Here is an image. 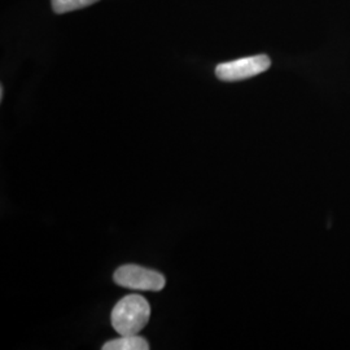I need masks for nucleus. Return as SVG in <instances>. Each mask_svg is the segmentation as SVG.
Masks as SVG:
<instances>
[{
    "label": "nucleus",
    "instance_id": "f257e3e1",
    "mask_svg": "<svg viewBox=\"0 0 350 350\" xmlns=\"http://www.w3.org/2000/svg\"><path fill=\"white\" fill-rule=\"evenodd\" d=\"M150 306L140 295H129L118 301L113 309L111 321L113 328L121 336L138 335L148 323Z\"/></svg>",
    "mask_w": 350,
    "mask_h": 350
},
{
    "label": "nucleus",
    "instance_id": "f03ea898",
    "mask_svg": "<svg viewBox=\"0 0 350 350\" xmlns=\"http://www.w3.org/2000/svg\"><path fill=\"white\" fill-rule=\"evenodd\" d=\"M116 284L134 291L160 292L165 287L163 274L138 265H125L116 270L113 276Z\"/></svg>",
    "mask_w": 350,
    "mask_h": 350
},
{
    "label": "nucleus",
    "instance_id": "7ed1b4c3",
    "mask_svg": "<svg viewBox=\"0 0 350 350\" xmlns=\"http://www.w3.org/2000/svg\"><path fill=\"white\" fill-rule=\"evenodd\" d=\"M270 65L271 62L269 56L257 55L228 63L219 64L215 68V75L225 82H237L261 75L270 68Z\"/></svg>",
    "mask_w": 350,
    "mask_h": 350
},
{
    "label": "nucleus",
    "instance_id": "20e7f679",
    "mask_svg": "<svg viewBox=\"0 0 350 350\" xmlns=\"http://www.w3.org/2000/svg\"><path fill=\"white\" fill-rule=\"evenodd\" d=\"M150 344L146 338L138 335H127L108 341L103 345V350H148Z\"/></svg>",
    "mask_w": 350,
    "mask_h": 350
},
{
    "label": "nucleus",
    "instance_id": "39448f33",
    "mask_svg": "<svg viewBox=\"0 0 350 350\" xmlns=\"http://www.w3.org/2000/svg\"><path fill=\"white\" fill-rule=\"evenodd\" d=\"M99 0H52L53 12L57 14L73 12L81 8H86L91 4L98 3Z\"/></svg>",
    "mask_w": 350,
    "mask_h": 350
}]
</instances>
